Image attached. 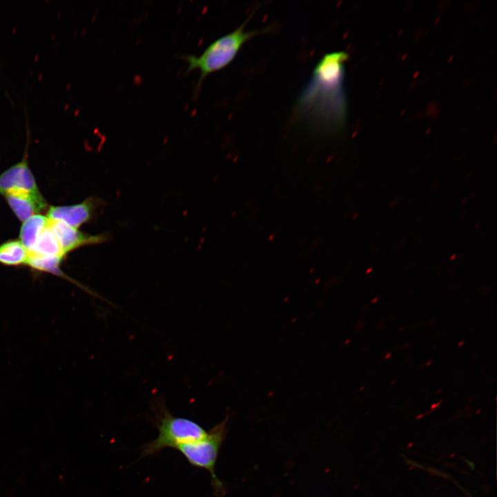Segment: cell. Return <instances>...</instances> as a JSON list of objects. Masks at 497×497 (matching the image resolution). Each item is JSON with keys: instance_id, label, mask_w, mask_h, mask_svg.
<instances>
[{"instance_id": "1", "label": "cell", "mask_w": 497, "mask_h": 497, "mask_svg": "<svg viewBox=\"0 0 497 497\" xmlns=\"http://www.w3.org/2000/svg\"><path fill=\"white\" fill-rule=\"evenodd\" d=\"M348 57L344 51L324 55L299 97L297 115L318 130L335 133L344 126L347 117L344 64Z\"/></svg>"}, {"instance_id": "2", "label": "cell", "mask_w": 497, "mask_h": 497, "mask_svg": "<svg viewBox=\"0 0 497 497\" xmlns=\"http://www.w3.org/2000/svg\"><path fill=\"white\" fill-rule=\"evenodd\" d=\"M251 16L233 31L226 34L210 43L199 56L188 55L182 57L187 63L186 72L199 70L200 75L194 89V96L197 97L204 79L209 75L228 66L236 57L242 46L248 40L269 30H246L245 27Z\"/></svg>"}, {"instance_id": "3", "label": "cell", "mask_w": 497, "mask_h": 497, "mask_svg": "<svg viewBox=\"0 0 497 497\" xmlns=\"http://www.w3.org/2000/svg\"><path fill=\"white\" fill-rule=\"evenodd\" d=\"M157 437L143 448L142 456L154 455L165 448H174L205 438L206 431L196 422L183 417L174 416L164 406L157 413Z\"/></svg>"}, {"instance_id": "4", "label": "cell", "mask_w": 497, "mask_h": 497, "mask_svg": "<svg viewBox=\"0 0 497 497\" xmlns=\"http://www.w3.org/2000/svg\"><path fill=\"white\" fill-rule=\"evenodd\" d=\"M227 419L208 431L207 436L199 440L180 445L177 449L187 461L195 467L206 469L211 476L212 484L216 491H222L223 485L215 472L217 456L226 433Z\"/></svg>"}, {"instance_id": "5", "label": "cell", "mask_w": 497, "mask_h": 497, "mask_svg": "<svg viewBox=\"0 0 497 497\" xmlns=\"http://www.w3.org/2000/svg\"><path fill=\"white\" fill-rule=\"evenodd\" d=\"M30 130L26 121V146L23 159L0 175V193L6 195L14 191L39 192L35 177L28 166V150Z\"/></svg>"}, {"instance_id": "6", "label": "cell", "mask_w": 497, "mask_h": 497, "mask_svg": "<svg viewBox=\"0 0 497 497\" xmlns=\"http://www.w3.org/2000/svg\"><path fill=\"white\" fill-rule=\"evenodd\" d=\"M48 226L57 239L65 255L79 247L99 244L106 240L104 235H88L61 221L48 219Z\"/></svg>"}, {"instance_id": "7", "label": "cell", "mask_w": 497, "mask_h": 497, "mask_svg": "<svg viewBox=\"0 0 497 497\" xmlns=\"http://www.w3.org/2000/svg\"><path fill=\"white\" fill-rule=\"evenodd\" d=\"M4 196L12 211L21 222L37 215L47 206L40 192L14 191Z\"/></svg>"}, {"instance_id": "8", "label": "cell", "mask_w": 497, "mask_h": 497, "mask_svg": "<svg viewBox=\"0 0 497 497\" xmlns=\"http://www.w3.org/2000/svg\"><path fill=\"white\" fill-rule=\"evenodd\" d=\"M94 204L91 199L70 206H52L47 213V217L51 220L61 221L68 225L78 228L90 218Z\"/></svg>"}, {"instance_id": "9", "label": "cell", "mask_w": 497, "mask_h": 497, "mask_svg": "<svg viewBox=\"0 0 497 497\" xmlns=\"http://www.w3.org/2000/svg\"><path fill=\"white\" fill-rule=\"evenodd\" d=\"M48 218L42 215H35L25 220L21 227L20 242L28 251L31 252L41 232L46 227Z\"/></svg>"}, {"instance_id": "10", "label": "cell", "mask_w": 497, "mask_h": 497, "mask_svg": "<svg viewBox=\"0 0 497 497\" xmlns=\"http://www.w3.org/2000/svg\"><path fill=\"white\" fill-rule=\"evenodd\" d=\"M62 260L63 258L61 257L41 256L32 253H28V258L26 264H28L35 270L50 273L57 276L67 279L75 284L76 285H78L80 287L83 288L84 290L86 291L90 294L97 295L96 293L90 291L87 288L84 287V286H82L79 283L76 282V281H74L72 279L68 277L61 271L59 266L61 265Z\"/></svg>"}, {"instance_id": "11", "label": "cell", "mask_w": 497, "mask_h": 497, "mask_svg": "<svg viewBox=\"0 0 497 497\" xmlns=\"http://www.w3.org/2000/svg\"><path fill=\"white\" fill-rule=\"evenodd\" d=\"M28 253L41 256L61 258H64L66 255L57 239L48 224L39 237L33 250Z\"/></svg>"}, {"instance_id": "12", "label": "cell", "mask_w": 497, "mask_h": 497, "mask_svg": "<svg viewBox=\"0 0 497 497\" xmlns=\"http://www.w3.org/2000/svg\"><path fill=\"white\" fill-rule=\"evenodd\" d=\"M28 252L18 240H10L0 245V263L8 266L26 264Z\"/></svg>"}]
</instances>
